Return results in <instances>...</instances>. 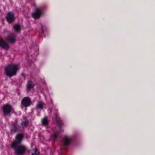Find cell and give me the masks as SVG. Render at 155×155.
<instances>
[{"mask_svg": "<svg viewBox=\"0 0 155 155\" xmlns=\"http://www.w3.org/2000/svg\"><path fill=\"white\" fill-rule=\"evenodd\" d=\"M35 86V83L31 81H29L27 82V89L29 90L32 89Z\"/></svg>", "mask_w": 155, "mask_h": 155, "instance_id": "30bf717a", "label": "cell"}, {"mask_svg": "<svg viewBox=\"0 0 155 155\" xmlns=\"http://www.w3.org/2000/svg\"><path fill=\"white\" fill-rule=\"evenodd\" d=\"M26 148L24 145H20L15 148V152L16 155H23L26 152Z\"/></svg>", "mask_w": 155, "mask_h": 155, "instance_id": "7a4b0ae2", "label": "cell"}, {"mask_svg": "<svg viewBox=\"0 0 155 155\" xmlns=\"http://www.w3.org/2000/svg\"><path fill=\"white\" fill-rule=\"evenodd\" d=\"M22 105L25 107L30 106L31 104V101L29 97H25L22 99Z\"/></svg>", "mask_w": 155, "mask_h": 155, "instance_id": "52a82bcc", "label": "cell"}, {"mask_svg": "<svg viewBox=\"0 0 155 155\" xmlns=\"http://www.w3.org/2000/svg\"><path fill=\"white\" fill-rule=\"evenodd\" d=\"M42 12L40 8H36L34 12L32 13V17L35 19H38L42 16Z\"/></svg>", "mask_w": 155, "mask_h": 155, "instance_id": "3957f363", "label": "cell"}, {"mask_svg": "<svg viewBox=\"0 0 155 155\" xmlns=\"http://www.w3.org/2000/svg\"><path fill=\"white\" fill-rule=\"evenodd\" d=\"M28 124H29V121L27 119L22 122V125L23 126H27Z\"/></svg>", "mask_w": 155, "mask_h": 155, "instance_id": "9a60e30c", "label": "cell"}, {"mask_svg": "<svg viewBox=\"0 0 155 155\" xmlns=\"http://www.w3.org/2000/svg\"><path fill=\"white\" fill-rule=\"evenodd\" d=\"M12 107L9 104H7L5 105L3 107V108H2V110H3L4 114L5 115H7L10 114L12 112Z\"/></svg>", "mask_w": 155, "mask_h": 155, "instance_id": "277c9868", "label": "cell"}, {"mask_svg": "<svg viewBox=\"0 0 155 155\" xmlns=\"http://www.w3.org/2000/svg\"><path fill=\"white\" fill-rule=\"evenodd\" d=\"M13 29L16 33H19L22 30V27H21L20 24L17 23V24L14 25Z\"/></svg>", "mask_w": 155, "mask_h": 155, "instance_id": "8fae6325", "label": "cell"}, {"mask_svg": "<svg viewBox=\"0 0 155 155\" xmlns=\"http://www.w3.org/2000/svg\"><path fill=\"white\" fill-rule=\"evenodd\" d=\"M16 17L15 14L12 12H9L7 14V16H6V20L9 23H12L14 22L15 20Z\"/></svg>", "mask_w": 155, "mask_h": 155, "instance_id": "5b68a950", "label": "cell"}, {"mask_svg": "<svg viewBox=\"0 0 155 155\" xmlns=\"http://www.w3.org/2000/svg\"><path fill=\"white\" fill-rule=\"evenodd\" d=\"M49 123L48 119L47 117H45L41 120V124L44 126H46Z\"/></svg>", "mask_w": 155, "mask_h": 155, "instance_id": "7c38bea8", "label": "cell"}, {"mask_svg": "<svg viewBox=\"0 0 155 155\" xmlns=\"http://www.w3.org/2000/svg\"><path fill=\"white\" fill-rule=\"evenodd\" d=\"M18 144V143H17L16 141H13V142H12V143L11 146H12V148H15Z\"/></svg>", "mask_w": 155, "mask_h": 155, "instance_id": "2e32d148", "label": "cell"}, {"mask_svg": "<svg viewBox=\"0 0 155 155\" xmlns=\"http://www.w3.org/2000/svg\"><path fill=\"white\" fill-rule=\"evenodd\" d=\"M37 109H41V110L43 109V108H44V103H43V102L41 101H39L38 103L37 104Z\"/></svg>", "mask_w": 155, "mask_h": 155, "instance_id": "4fadbf2b", "label": "cell"}, {"mask_svg": "<svg viewBox=\"0 0 155 155\" xmlns=\"http://www.w3.org/2000/svg\"><path fill=\"white\" fill-rule=\"evenodd\" d=\"M0 46L6 51L8 50L10 48V46L7 41H5L1 37H0Z\"/></svg>", "mask_w": 155, "mask_h": 155, "instance_id": "ba28073f", "label": "cell"}, {"mask_svg": "<svg viewBox=\"0 0 155 155\" xmlns=\"http://www.w3.org/2000/svg\"><path fill=\"white\" fill-rule=\"evenodd\" d=\"M23 138H24V135L22 133L18 134L16 137L15 141L18 144H20L22 142Z\"/></svg>", "mask_w": 155, "mask_h": 155, "instance_id": "9c48e42d", "label": "cell"}, {"mask_svg": "<svg viewBox=\"0 0 155 155\" xmlns=\"http://www.w3.org/2000/svg\"><path fill=\"white\" fill-rule=\"evenodd\" d=\"M40 154L39 151H38L37 149L35 148L34 150V153H33V154H36V155H38V154Z\"/></svg>", "mask_w": 155, "mask_h": 155, "instance_id": "e0dca14e", "label": "cell"}, {"mask_svg": "<svg viewBox=\"0 0 155 155\" xmlns=\"http://www.w3.org/2000/svg\"><path fill=\"white\" fill-rule=\"evenodd\" d=\"M70 142H71V140L69 137H65V139L64 140V144L65 145H68L70 144Z\"/></svg>", "mask_w": 155, "mask_h": 155, "instance_id": "5bb4252c", "label": "cell"}, {"mask_svg": "<svg viewBox=\"0 0 155 155\" xmlns=\"http://www.w3.org/2000/svg\"><path fill=\"white\" fill-rule=\"evenodd\" d=\"M7 42L10 44H14L16 41V36L13 33H10L6 37Z\"/></svg>", "mask_w": 155, "mask_h": 155, "instance_id": "8992f818", "label": "cell"}, {"mask_svg": "<svg viewBox=\"0 0 155 155\" xmlns=\"http://www.w3.org/2000/svg\"><path fill=\"white\" fill-rule=\"evenodd\" d=\"M19 65L16 64H10L5 67V75L9 78H12L16 75L18 71Z\"/></svg>", "mask_w": 155, "mask_h": 155, "instance_id": "6da1fadb", "label": "cell"}]
</instances>
